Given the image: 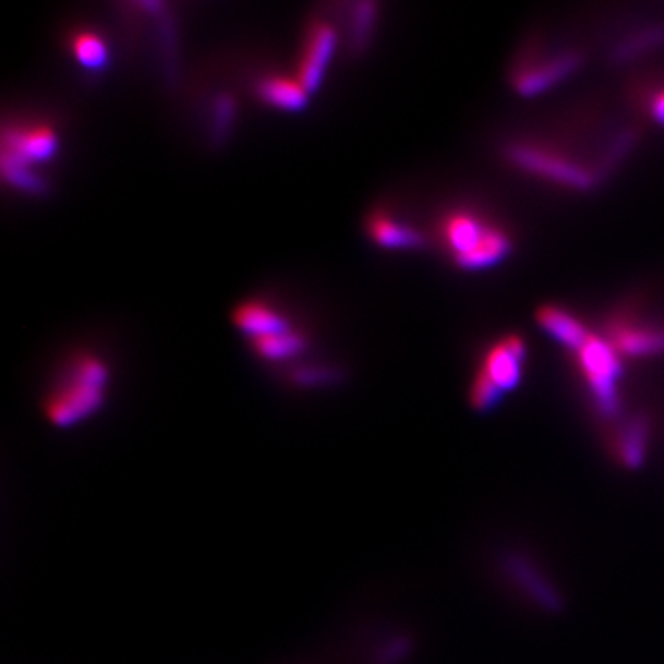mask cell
<instances>
[{
	"label": "cell",
	"instance_id": "cell-1",
	"mask_svg": "<svg viewBox=\"0 0 664 664\" xmlns=\"http://www.w3.org/2000/svg\"><path fill=\"white\" fill-rule=\"evenodd\" d=\"M109 365L98 354H74L45 394L43 412L58 428H71L102 410L108 399Z\"/></svg>",
	"mask_w": 664,
	"mask_h": 664
},
{
	"label": "cell",
	"instance_id": "cell-2",
	"mask_svg": "<svg viewBox=\"0 0 664 664\" xmlns=\"http://www.w3.org/2000/svg\"><path fill=\"white\" fill-rule=\"evenodd\" d=\"M60 135L48 124L4 128L2 133V176L15 189L41 192L45 189L32 167L55 159Z\"/></svg>",
	"mask_w": 664,
	"mask_h": 664
},
{
	"label": "cell",
	"instance_id": "cell-3",
	"mask_svg": "<svg viewBox=\"0 0 664 664\" xmlns=\"http://www.w3.org/2000/svg\"><path fill=\"white\" fill-rule=\"evenodd\" d=\"M506 157L515 167L521 168L522 172L538 176L570 191H591L602 176L567 154L538 143L515 141L506 148Z\"/></svg>",
	"mask_w": 664,
	"mask_h": 664
},
{
	"label": "cell",
	"instance_id": "cell-4",
	"mask_svg": "<svg viewBox=\"0 0 664 664\" xmlns=\"http://www.w3.org/2000/svg\"><path fill=\"white\" fill-rule=\"evenodd\" d=\"M623 354L607 338L593 335L576 351V362L587 386L591 389L594 407L602 415H615L620 410L618 383L623 375Z\"/></svg>",
	"mask_w": 664,
	"mask_h": 664
},
{
	"label": "cell",
	"instance_id": "cell-5",
	"mask_svg": "<svg viewBox=\"0 0 664 664\" xmlns=\"http://www.w3.org/2000/svg\"><path fill=\"white\" fill-rule=\"evenodd\" d=\"M607 340L626 357L664 354V325L635 314H617L607 325Z\"/></svg>",
	"mask_w": 664,
	"mask_h": 664
},
{
	"label": "cell",
	"instance_id": "cell-6",
	"mask_svg": "<svg viewBox=\"0 0 664 664\" xmlns=\"http://www.w3.org/2000/svg\"><path fill=\"white\" fill-rule=\"evenodd\" d=\"M338 47V31L329 21H314L306 32L305 45L301 50L298 76L306 93H316L324 84L325 72L329 69Z\"/></svg>",
	"mask_w": 664,
	"mask_h": 664
},
{
	"label": "cell",
	"instance_id": "cell-7",
	"mask_svg": "<svg viewBox=\"0 0 664 664\" xmlns=\"http://www.w3.org/2000/svg\"><path fill=\"white\" fill-rule=\"evenodd\" d=\"M583 56L578 50H562L519 67L514 74V89L522 96H535L552 89L578 71Z\"/></svg>",
	"mask_w": 664,
	"mask_h": 664
},
{
	"label": "cell",
	"instance_id": "cell-8",
	"mask_svg": "<svg viewBox=\"0 0 664 664\" xmlns=\"http://www.w3.org/2000/svg\"><path fill=\"white\" fill-rule=\"evenodd\" d=\"M495 224L485 221L473 210H455L443 221L442 237L458 266L466 263L484 244Z\"/></svg>",
	"mask_w": 664,
	"mask_h": 664
},
{
	"label": "cell",
	"instance_id": "cell-9",
	"mask_svg": "<svg viewBox=\"0 0 664 664\" xmlns=\"http://www.w3.org/2000/svg\"><path fill=\"white\" fill-rule=\"evenodd\" d=\"M527 341L521 336H506L485 353L480 372L498 389L508 391L521 383L522 364L527 360Z\"/></svg>",
	"mask_w": 664,
	"mask_h": 664
},
{
	"label": "cell",
	"instance_id": "cell-10",
	"mask_svg": "<svg viewBox=\"0 0 664 664\" xmlns=\"http://www.w3.org/2000/svg\"><path fill=\"white\" fill-rule=\"evenodd\" d=\"M233 325L242 335L248 336L250 340L255 338H264V336L281 335L292 330V325L288 322V317L277 309L261 300H250L240 303L234 309Z\"/></svg>",
	"mask_w": 664,
	"mask_h": 664
},
{
	"label": "cell",
	"instance_id": "cell-11",
	"mask_svg": "<svg viewBox=\"0 0 664 664\" xmlns=\"http://www.w3.org/2000/svg\"><path fill=\"white\" fill-rule=\"evenodd\" d=\"M367 234L383 250H420L425 245V237L418 229L397 220L386 210H375L367 218Z\"/></svg>",
	"mask_w": 664,
	"mask_h": 664
},
{
	"label": "cell",
	"instance_id": "cell-12",
	"mask_svg": "<svg viewBox=\"0 0 664 664\" xmlns=\"http://www.w3.org/2000/svg\"><path fill=\"white\" fill-rule=\"evenodd\" d=\"M538 324L552 340H556L563 348L570 349L575 353L593 336L580 317L562 306H543L538 312Z\"/></svg>",
	"mask_w": 664,
	"mask_h": 664
},
{
	"label": "cell",
	"instance_id": "cell-13",
	"mask_svg": "<svg viewBox=\"0 0 664 664\" xmlns=\"http://www.w3.org/2000/svg\"><path fill=\"white\" fill-rule=\"evenodd\" d=\"M255 90L264 104L288 113L303 111L311 96L300 84V80L287 76H264L258 80Z\"/></svg>",
	"mask_w": 664,
	"mask_h": 664
},
{
	"label": "cell",
	"instance_id": "cell-14",
	"mask_svg": "<svg viewBox=\"0 0 664 664\" xmlns=\"http://www.w3.org/2000/svg\"><path fill=\"white\" fill-rule=\"evenodd\" d=\"M250 343H252L253 353L257 354L258 359L271 362V364L295 359L305 353L306 346H309L305 335L293 329L281 333V335L255 338V340H250Z\"/></svg>",
	"mask_w": 664,
	"mask_h": 664
},
{
	"label": "cell",
	"instance_id": "cell-15",
	"mask_svg": "<svg viewBox=\"0 0 664 664\" xmlns=\"http://www.w3.org/2000/svg\"><path fill=\"white\" fill-rule=\"evenodd\" d=\"M663 45L664 23L652 24V26L635 32L624 41L618 43L617 47L613 48V52H611V60L615 63H626V61L648 55V52H652V50L663 47Z\"/></svg>",
	"mask_w": 664,
	"mask_h": 664
},
{
	"label": "cell",
	"instance_id": "cell-16",
	"mask_svg": "<svg viewBox=\"0 0 664 664\" xmlns=\"http://www.w3.org/2000/svg\"><path fill=\"white\" fill-rule=\"evenodd\" d=\"M71 52L80 65H84L85 69H90V71H100L108 65V43L96 32L84 31L72 34Z\"/></svg>",
	"mask_w": 664,
	"mask_h": 664
},
{
	"label": "cell",
	"instance_id": "cell-17",
	"mask_svg": "<svg viewBox=\"0 0 664 664\" xmlns=\"http://www.w3.org/2000/svg\"><path fill=\"white\" fill-rule=\"evenodd\" d=\"M503 396V389H498L495 384L491 383L484 373L479 372L474 375L471 402L476 410H491V408L497 407Z\"/></svg>",
	"mask_w": 664,
	"mask_h": 664
},
{
	"label": "cell",
	"instance_id": "cell-18",
	"mask_svg": "<svg viewBox=\"0 0 664 664\" xmlns=\"http://www.w3.org/2000/svg\"><path fill=\"white\" fill-rule=\"evenodd\" d=\"M353 15V39H357L359 45H364L370 39L373 24L377 19V7L373 2H360L354 7Z\"/></svg>",
	"mask_w": 664,
	"mask_h": 664
},
{
	"label": "cell",
	"instance_id": "cell-19",
	"mask_svg": "<svg viewBox=\"0 0 664 664\" xmlns=\"http://www.w3.org/2000/svg\"><path fill=\"white\" fill-rule=\"evenodd\" d=\"M650 114L653 120H657L659 124L664 126V89L659 90L652 96V102H650Z\"/></svg>",
	"mask_w": 664,
	"mask_h": 664
}]
</instances>
